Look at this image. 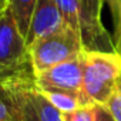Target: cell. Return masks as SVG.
<instances>
[{
	"mask_svg": "<svg viewBox=\"0 0 121 121\" xmlns=\"http://www.w3.org/2000/svg\"><path fill=\"white\" fill-rule=\"evenodd\" d=\"M83 53L70 60H66L63 63H58L47 70L36 73L34 74L36 86L40 90H61V91L83 93V69H84Z\"/></svg>",
	"mask_w": 121,
	"mask_h": 121,
	"instance_id": "4",
	"label": "cell"
},
{
	"mask_svg": "<svg viewBox=\"0 0 121 121\" xmlns=\"http://www.w3.org/2000/svg\"><path fill=\"white\" fill-rule=\"evenodd\" d=\"M31 103L34 105V110L39 115L40 121H64L63 114L60 112L41 93L37 90L36 84L31 90Z\"/></svg>",
	"mask_w": 121,
	"mask_h": 121,
	"instance_id": "10",
	"label": "cell"
},
{
	"mask_svg": "<svg viewBox=\"0 0 121 121\" xmlns=\"http://www.w3.org/2000/svg\"><path fill=\"white\" fill-rule=\"evenodd\" d=\"M93 121H115L105 104H95L93 108Z\"/></svg>",
	"mask_w": 121,
	"mask_h": 121,
	"instance_id": "13",
	"label": "cell"
},
{
	"mask_svg": "<svg viewBox=\"0 0 121 121\" xmlns=\"http://www.w3.org/2000/svg\"><path fill=\"white\" fill-rule=\"evenodd\" d=\"M58 10L61 12L67 26H70L74 31L81 36L80 29V6L77 0H56Z\"/></svg>",
	"mask_w": 121,
	"mask_h": 121,
	"instance_id": "11",
	"label": "cell"
},
{
	"mask_svg": "<svg viewBox=\"0 0 121 121\" xmlns=\"http://www.w3.org/2000/svg\"><path fill=\"white\" fill-rule=\"evenodd\" d=\"M3 2H4V0H0V4H2V3H3Z\"/></svg>",
	"mask_w": 121,
	"mask_h": 121,
	"instance_id": "18",
	"label": "cell"
},
{
	"mask_svg": "<svg viewBox=\"0 0 121 121\" xmlns=\"http://www.w3.org/2000/svg\"><path fill=\"white\" fill-rule=\"evenodd\" d=\"M80 6V29L84 47L88 50L112 51L114 41L101 19L105 0H77Z\"/></svg>",
	"mask_w": 121,
	"mask_h": 121,
	"instance_id": "5",
	"label": "cell"
},
{
	"mask_svg": "<svg viewBox=\"0 0 121 121\" xmlns=\"http://www.w3.org/2000/svg\"><path fill=\"white\" fill-rule=\"evenodd\" d=\"M105 3H108L111 14H115L121 7V0H105Z\"/></svg>",
	"mask_w": 121,
	"mask_h": 121,
	"instance_id": "16",
	"label": "cell"
},
{
	"mask_svg": "<svg viewBox=\"0 0 121 121\" xmlns=\"http://www.w3.org/2000/svg\"><path fill=\"white\" fill-rule=\"evenodd\" d=\"M30 66L29 46L6 0L0 6V73Z\"/></svg>",
	"mask_w": 121,
	"mask_h": 121,
	"instance_id": "3",
	"label": "cell"
},
{
	"mask_svg": "<svg viewBox=\"0 0 121 121\" xmlns=\"http://www.w3.org/2000/svg\"><path fill=\"white\" fill-rule=\"evenodd\" d=\"M29 67L0 73V121H14L22 90L33 77V71L29 73Z\"/></svg>",
	"mask_w": 121,
	"mask_h": 121,
	"instance_id": "6",
	"label": "cell"
},
{
	"mask_svg": "<svg viewBox=\"0 0 121 121\" xmlns=\"http://www.w3.org/2000/svg\"><path fill=\"white\" fill-rule=\"evenodd\" d=\"M93 108L94 105L81 107L71 112H64L63 120L64 121H93Z\"/></svg>",
	"mask_w": 121,
	"mask_h": 121,
	"instance_id": "12",
	"label": "cell"
},
{
	"mask_svg": "<svg viewBox=\"0 0 121 121\" xmlns=\"http://www.w3.org/2000/svg\"><path fill=\"white\" fill-rule=\"evenodd\" d=\"M117 91H118V93H120V95H121V77H120L118 84H117Z\"/></svg>",
	"mask_w": 121,
	"mask_h": 121,
	"instance_id": "17",
	"label": "cell"
},
{
	"mask_svg": "<svg viewBox=\"0 0 121 121\" xmlns=\"http://www.w3.org/2000/svg\"><path fill=\"white\" fill-rule=\"evenodd\" d=\"M0 6H2V4H0Z\"/></svg>",
	"mask_w": 121,
	"mask_h": 121,
	"instance_id": "19",
	"label": "cell"
},
{
	"mask_svg": "<svg viewBox=\"0 0 121 121\" xmlns=\"http://www.w3.org/2000/svg\"><path fill=\"white\" fill-rule=\"evenodd\" d=\"M83 58V93L93 104H107L121 77V54L86 48Z\"/></svg>",
	"mask_w": 121,
	"mask_h": 121,
	"instance_id": "1",
	"label": "cell"
},
{
	"mask_svg": "<svg viewBox=\"0 0 121 121\" xmlns=\"http://www.w3.org/2000/svg\"><path fill=\"white\" fill-rule=\"evenodd\" d=\"M84 50L81 36L70 26L40 37L29 44V60L33 74L80 56Z\"/></svg>",
	"mask_w": 121,
	"mask_h": 121,
	"instance_id": "2",
	"label": "cell"
},
{
	"mask_svg": "<svg viewBox=\"0 0 121 121\" xmlns=\"http://www.w3.org/2000/svg\"><path fill=\"white\" fill-rule=\"evenodd\" d=\"M66 26L67 23L61 12L58 10L56 0H37L31 14L29 33L26 36L27 46L31 41L48 36L51 33H56Z\"/></svg>",
	"mask_w": 121,
	"mask_h": 121,
	"instance_id": "7",
	"label": "cell"
},
{
	"mask_svg": "<svg viewBox=\"0 0 121 121\" xmlns=\"http://www.w3.org/2000/svg\"><path fill=\"white\" fill-rule=\"evenodd\" d=\"M108 107V110L111 111V114L114 115L115 121H121V95L120 93L115 90V93L111 95V98L108 100V103L105 104Z\"/></svg>",
	"mask_w": 121,
	"mask_h": 121,
	"instance_id": "15",
	"label": "cell"
},
{
	"mask_svg": "<svg viewBox=\"0 0 121 121\" xmlns=\"http://www.w3.org/2000/svg\"><path fill=\"white\" fill-rule=\"evenodd\" d=\"M37 87V86H36ZM37 90L44 95L60 112H71L77 108L81 107H88V105H95L93 104L83 93H73V91H61V90Z\"/></svg>",
	"mask_w": 121,
	"mask_h": 121,
	"instance_id": "8",
	"label": "cell"
},
{
	"mask_svg": "<svg viewBox=\"0 0 121 121\" xmlns=\"http://www.w3.org/2000/svg\"><path fill=\"white\" fill-rule=\"evenodd\" d=\"M112 20H114V37H112L114 48L121 54V7L115 14H112Z\"/></svg>",
	"mask_w": 121,
	"mask_h": 121,
	"instance_id": "14",
	"label": "cell"
},
{
	"mask_svg": "<svg viewBox=\"0 0 121 121\" xmlns=\"http://www.w3.org/2000/svg\"><path fill=\"white\" fill-rule=\"evenodd\" d=\"M37 0H6L7 7L12 10L22 33L27 36L30 22H31V14L34 10V6Z\"/></svg>",
	"mask_w": 121,
	"mask_h": 121,
	"instance_id": "9",
	"label": "cell"
}]
</instances>
